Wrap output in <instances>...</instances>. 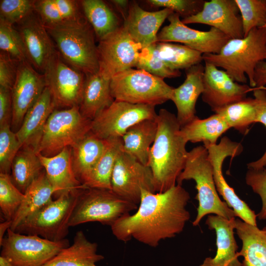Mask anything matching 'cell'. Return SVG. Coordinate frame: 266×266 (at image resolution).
<instances>
[{
	"label": "cell",
	"instance_id": "1",
	"mask_svg": "<svg viewBox=\"0 0 266 266\" xmlns=\"http://www.w3.org/2000/svg\"><path fill=\"white\" fill-rule=\"evenodd\" d=\"M190 199L189 192L178 184L162 193L142 190L136 211L116 221L110 226L112 233L120 241L133 238L156 247L183 231L190 219L186 208Z\"/></svg>",
	"mask_w": 266,
	"mask_h": 266
},
{
	"label": "cell",
	"instance_id": "2",
	"mask_svg": "<svg viewBox=\"0 0 266 266\" xmlns=\"http://www.w3.org/2000/svg\"><path fill=\"white\" fill-rule=\"evenodd\" d=\"M156 119L158 130L147 166L152 171L156 192L162 193L177 184L187 159L188 142L181 133V126L175 114L163 108Z\"/></svg>",
	"mask_w": 266,
	"mask_h": 266
},
{
	"label": "cell",
	"instance_id": "3",
	"mask_svg": "<svg viewBox=\"0 0 266 266\" xmlns=\"http://www.w3.org/2000/svg\"><path fill=\"white\" fill-rule=\"evenodd\" d=\"M204 63L224 70L235 82L255 88L256 67L266 61V26L255 28L241 38L230 39L218 54H203Z\"/></svg>",
	"mask_w": 266,
	"mask_h": 266
},
{
	"label": "cell",
	"instance_id": "4",
	"mask_svg": "<svg viewBox=\"0 0 266 266\" xmlns=\"http://www.w3.org/2000/svg\"><path fill=\"white\" fill-rule=\"evenodd\" d=\"M46 29L66 63L85 75L99 71L96 35L84 16L76 21Z\"/></svg>",
	"mask_w": 266,
	"mask_h": 266
},
{
	"label": "cell",
	"instance_id": "5",
	"mask_svg": "<svg viewBox=\"0 0 266 266\" xmlns=\"http://www.w3.org/2000/svg\"><path fill=\"white\" fill-rule=\"evenodd\" d=\"M194 180L196 184L199 201L197 214L193 222L198 226L203 217L214 214L228 219L236 216L234 211L225 201L221 200L215 186L212 165L208 151L204 146H199L188 152L185 167L178 176L177 184L182 185L184 180Z\"/></svg>",
	"mask_w": 266,
	"mask_h": 266
},
{
	"label": "cell",
	"instance_id": "6",
	"mask_svg": "<svg viewBox=\"0 0 266 266\" xmlns=\"http://www.w3.org/2000/svg\"><path fill=\"white\" fill-rule=\"evenodd\" d=\"M91 123L81 114L78 106L54 110L33 149L48 156L71 148L91 132Z\"/></svg>",
	"mask_w": 266,
	"mask_h": 266
},
{
	"label": "cell",
	"instance_id": "7",
	"mask_svg": "<svg viewBox=\"0 0 266 266\" xmlns=\"http://www.w3.org/2000/svg\"><path fill=\"white\" fill-rule=\"evenodd\" d=\"M138 205L122 199L111 190L85 187L80 192L71 213L69 227L98 222L111 226Z\"/></svg>",
	"mask_w": 266,
	"mask_h": 266
},
{
	"label": "cell",
	"instance_id": "8",
	"mask_svg": "<svg viewBox=\"0 0 266 266\" xmlns=\"http://www.w3.org/2000/svg\"><path fill=\"white\" fill-rule=\"evenodd\" d=\"M110 89L115 100L155 106L171 100L174 88L163 78L132 68L112 76Z\"/></svg>",
	"mask_w": 266,
	"mask_h": 266
},
{
	"label": "cell",
	"instance_id": "9",
	"mask_svg": "<svg viewBox=\"0 0 266 266\" xmlns=\"http://www.w3.org/2000/svg\"><path fill=\"white\" fill-rule=\"evenodd\" d=\"M82 189L52 199L22 221L14 232L39 236L52 241L66 239L69 233V219Z\"/></svg>",
	"mask_w": 266,
	"mask_h": 266
},
{
	"label": "cell",
	"instance_id": "10",
	"mask_svg": "<svg viewBox=\"0 0 266 266\" xmlns=\"http://www.w3.org/2000/svg\"><path fill=\"white\" fill-rule=\"evenodd\" d=\"M69 245L66 238L52 241L37 235L18 233L9 229L0 243V256L14 266H43Z\"/></svg>",
	"mask_w": 266,
	"mask_h": 266
},
{
	"label": "cell",
	"instance_id": "11",
	"mask_svg": "<svg viewBox=\"0 0 266 266\" xmlns=\"http://www.w3.org/2000/svg\"><path fill=\"white\" fill-rule=\"evenodd\" d=\"M155 107L115 100L92 121L91 132L103 139L122 138L135 124L156 119Z\"/></svg>",
	"mask_w": 266,
	"mask_h": 266
},
{
	"label": "cell",
	"instance_id": "12",
	"mask_svg": "<svg viewBox=\"0 0 266 266\" xmlns=\"http://www.w3.org/2000/svg\"><path fill=\"white\" fill-rule=\"evenodd\" d=\"M111 190L122 199L138 205L141 190L156 193L150 168L122 151L111 178Z\"/></svg>",
	"mask_w": 266,
	"mask_h": 266
},
{
	"label": "cell",
	"instance_id": "13",
	"mask_svg": "<svg viewBox=\"0 0 266 266\" xmlns=\"http://www.w3.org/2000/svg\"><path fill=\"white\" fill-rule=\"evenodd\" d=\"M204 147L207 150L208 159L212 166L217 192L229 207L234 211L236 216L246 223L257 226V216L254 211L238 197L233 189L226 181L222 172L225 159L228 157L233 158L238 156L243 151L242 145L224 136L218 144Z\"/></svg>",
	"mask_w": 266,
	"mask_h": 266
},
{
	"label": "cell",
	"instance_id": "14",
	"mask_svg": "<svg viewBox=\"0 0 266 266\" xmlns=\"http://www.w3.org/2000/svg\"><path fill=\"white\" fill-rule=\"evenodd\" d=\"M141 45L130 35L123 25L99 41L100 70L111 78L135 67Z\"/></svg>",
	"mask_w": 266,
	"mask_h": 266
},
{
	"label": "cell",
	"instance_id": "15",
	"mask_svg": "<svg viewBox=\"0 0 266 266\" xmlns=\"http://www.w3.org/2000/svg\"><path fill=\"white\" fill-rule=\"evenodd\" d=\"M43 74L56 107L79 106L85 74L66 63L57 52Z\"/></svg>",
	"mask_w": 266,
	"mask_h": 266
},
{
	"label": "cell",
	"instance_id": "16",
	"mask_svg": "<svg viewBox=\"0 0 266 266\" xmlns=\"http://www.w3.org/2000/svg\"><path fill=\"white\" fill-rule=\"evenodd\" d=\"M180 17L174 12L169 15L167 18L169 24L158 33V42H179L202 54H215L231 39L213 27L208 31L192 29L184 24Z\"/></svg>",
	"mask_w": 266,
	"mask_h": 266
},
{
	"label": "cell",
	"instance_id": "17",
	"mask_svg": "<svg viewBox=\"0 0 266 266\" xmlns=\"http://www.w3.org/2000/svg\"><path fill=\"white\" fill-rule=\"evenodd\" d=\"M203 82L202 100L214 112L245 99L254 88L235 82L224 70L207 63H205Z\"/></svg>",
	"mask_w": 266,
	"mask_h": 266
},
{
	"label": "cell",
	"instance_id": "18",
	"mask_svg": "<svg viewBox=\"0 0 266 266\" xmlns=\"http://www.w3.org/2000/svg\"><path fill=\"white\" fill-rule=\"evenodd\" d=\"M46 86L43 74L38 72L28 61L19 62L16 78L11 89L13 126L20 128L26 114Z\"/></svg>",
	"mask_w": 266,
	"mask_h": 266
},
{
	"label": "cell",
	"instance_id": "19",
	"mask_svg": "<svg viewBox=\"0 0 266 266\" xmlns=\"http://www.w3.org/2000/svg\"><path fill=\"white\" fill-rule=\"evenodd\" d=\"M239 12L234 0H211L205 1L199 12L181 21L185 25H207L220 31L231 39L241 38L244 35Z\"/></svg>",
	"mask_w": 266,
	"mask_h": 266
},
{
	"label": "cell",
	"instance_id": "20",
	"mask_svg": "<svg viewBox=\"0 0 266 266\" xmlns=\"http://www.w3.org/2000/svg\"><path fill=\"white\" fill-rule=\"evenodd\" d=\"M18 31L23 39L28 61L43 74L57 53L52 39L38 16L32 14L21 22Z\"/></svg>",
	"mask_w": 266,
	"mask_h": 266
},
{
	"label": "cell",
	"instance_id": "21",
	"mask_svg": "<svg viewBox=\"0 0 266 266\" xmlns=\"http://www.w3.org/2000/svg\"><path fill=\"white\" fill-rule=\"evenodd\" d=\"M173 12L167 8L147 11L135 1L130 2L128 16L123 27L142 48L158 42V31L165 20Z\"/></svg>",
	"mask_w": 266,
	"mask_h": 266
},
{
	"label": "cell",
	"instance_id": "22",
	"mask_svg": "<svg viewBox=\"0 0 266 266\" xmlns=\"http://www.w3.org/2000/svg\"><path fill=\"white\" fill-rule=\"evenodd\" d=\"M235 220L216 215L207 216L205 224L209 229L215 231L217 251L214 257L205 258L200 266H242L234 236Z\"/></svg>",
	"mask_w": 266,
	"mask_h": 266
},
{
	"label": "cell",
	"instance_id": "23",
	"mask_svg": "<svg viewBox=\"0 0 266 266\" xmlns=\"http://www.w3.org/2000/svg\"><path fill=\"white\" fill-rule=\"evenodd\" d=\"M37 154L48 180L56 190L55 199L64 194L76 192L86 187L74 173L71 147H66L53 156Z\"/></svg>",
	"mask_w": 266,
	"mask_h": 266
},
{
	"label": "cell",
	"instance_id": "24",
	"mask_svg": "<svg viewBox=\"0 0 266 266\" xmlns=\"http://www.w3.org/2000/svg\"><path fill=\"white\" fill-rule=\"evenodd\" d=\"M185 70L186 79L181 85L173 89L171 99L176 107V117L181 127L197 117L196 102L204 90V66L200 63Z\"/></svg>",
	"mask_w": 266,
	"mask_h": 266
},
{
	"label": "cell",
	"instance_id": "25",
	"mask_svg": "<svg viewBox=\"0 0 266 266\" xmlns=\"http://www.w3.org/2000/svg\"><path fill=\"white\" fill-rule=\"evenodd\" d=\"M55 107L50 90L46 86L26 114L16 133L21 147L32 145L34 148L48 117Z\"/></svg>",
	"mask_w": 266,
	"mask_h": 266
},
{
	"label": "cell",
	"instance_id": "26",
	"mask_svg": "<svg viewBox=\"0 0 266 266\" xmlns=\"http://www.w3.org/2000/svg\"><path fill=\"white\" fill-rule=\"evenodd\" d=\"M111 78L100 70L86 75L79 105L81 114L92 121L115 100L110 89Z\"/></svg>",
	"mask_w": 266,
	"mask_h": 266
},
{
	"label": "cell",
	"instance_id": "27",
	"mask_svg": "<svg viewBox=\"0 0 266 266\" xmlns=\"http://www.w3.org/2000/svg\"><path fill=\"white\" fill-rule=\"evenodd\" d=\"M98 244L89 241L82 231H77L71 245L63 249L43 266H97L104 257L97 253Z\"/></svg>",
	"mask_w": 266,
	"mask_h": 266
},
{
	"label": "cell",
	"instance_id": "28",
	"mask_svg": "<svg viewBox=\"0 0 266 266\" xmlns=\"http://www.w3.org/2000/svg\"><path fill=\"white\" fill-rule=\"evenodd\" d=\"M157 130L156 119H145L135 124L122 137V151L147 166L150 150Z\"/></svg>",
	"mask_w": 266,
	"mask_h": 266
},
{
	"label": "cell",
	"instance_id": "29",
	"mask_svg": "<svg viewBox=\"0 0 266 266\" xmlns=\"http://www.w3.org/2000/svg\"><path fill=\"white\" fill-rule=\"evenodd\" d=\"M235 230L242 246L238 257L243 260L242 266H266V234L257 226L235 220Z\"/></svg>",
	"mask_w": 266,
	"mask_h": 266
},
{
	"label": "cell",
	"instance_id": "30",
	"mask_svg": "<svg viewBox=\"0 0 266 266\" xmlns=\"http://www.w3.org/2000/svg\"><path fill=\"white\" fill-rule=\"evenodd\" d=\"M106 140L91 132L71 147L73 167L78 181L83 185L102 155Z\"/></svg>",
	"mask_w": 266,
	"mask_h": 266
},
{
	"label": "cell",
	"instance_id": "31",
	"mask_svg": "<svg viewBox=\"0 0 266 266\" xmlns=\"http://www.w3.org/2000/svg\"><path fill=\"white\" fill-rule=\"evenodd\" d=\"M56 190L45 170L36 177L24 193V199L12 220L10 229L14 231L24 220L33 215L52 200Z\"/></svg>",
	"mask_w": 266,
	"mask_h": 266
},
{
	"label": "cell",
	"instance_id": "32",
	"mask_svg": "<svg viewBox=\"0 0 266 266\" xmlns=\"http://www.w3.org/2000/svg\"><path fill=\"white\" fill-rule=\"evenodd\" d=\"M80 1L74 0H35L34 11L45 28L76 21L84 15Z\"/></svg>",
	"mask_w": 266,
	"mask_h": 266
},
{
	"label": "cell",
	"instance_id": "33",
	"mask_svg": "<svg viewBox=\"0 0 266 266\" xmlns=\"http://www.w3.org/2000/svg\"><path fill=\"white\" fill-rule=\"evenodd\" d=\"M82 12L91 25L99 41L119 29V18L112 9L101 0L80 1Z\"/></svg>",
	"mask_w": 266,
	"mask_h": 266
},
{
	"label": "cell",
	"instance_id": "34",
	"mask_svg": "<svg viewBox=\"0 0 266 266\" xmlns=\"http://www.w3.org/2000/svg\"><path fill=\"white\" fill-rule=\"evenodd\" d=\"M230 129L224 119L218 114L203 119L198 117L181 127V133L187 142H202L203 146L215 145L218 139Z\"/></svg>",
	"mask_w": 266,
	"mask_h": 266
},
{
	"label": "cell",
	"instance_id": "35",
	"mask_svg": "<svg viewBox=\"0 0 266 266\" xmlns=\"http://www.w3.org/2000/svg\"><path fill=\"white\" fill-rule=\"evenodd\" d=\"M106 140L105 149L84 183L87 187L111 190V178L117 158L122 151V138Z\"/></svg>",
	"mask_w": 266,
	"mask_h": 266
},
{
	"label": "cell",
	"instance_id": "36",
	"mask_svg": "<svg viewBox=\"0 0 266 266\" xmlns=\"http://www.w3.org/2000/svg\"><path fill=\"white\" fill-rule=\"evenodd\" d=\"M44 169L39 157L33 148L27 147L18 151L11 166V180L24 194L27 188Z\"/></svg>",
	"mask_w": 266,
	"mask_h": 266
},
{
	"label": "cell",
	"instance_id": "37",
	"mask_svg": "<svg viewBox=\"0 0 266 266\" xmlns=\"http://www.w3.org/2000/svg\"><path fill=\"white\" fill-rule=\"evenodd\" d=\"M156 46L159 57L174 70L186 69L203 61L201 53L185 45L158 42Z\"/></svg>",
	"mask_w": 266,
	"mask_h": 266
},
{
	"label": "cell",
	"instance_id": "38",
	"mask_svg": "<svg viewBox=\"0 0 266 266\" xmlns=\"http://www.w3.org/2000/svg\"><path fill=\"white\" fill-rule=\"evenodd\" d=\"M219 114L230 128L242 134L248 132L249 126L256 120V101L248 98L227 105L215 112Z\"/></svg>",
	"mask_w": 266,
	"mask_h": 266
},
{
	"label": "cell",
	"instance_id": "39",
	"mask_svg": "<svg viewBox=\"0 0 266 266\" xmlns=\"http://www.w3.org/2000/svg\"><path fill=\"white\" fill-rule=\"evenodd\" d=\"M24 199L9 174L0 173V208L4 220L12 221Z\"/></svg>",
	"mask_w": 266,
	"mask_h": 266
},
{
	"label": "cell",
	"instance_id": "40",
	"mask_svg": "<svg viewBox=\"0 0 266 266\" xmlns=\"http://www.w3.org/2000/svg\"><path fill=\"white\" fill-rule=\"evenodd\" d=\"M242 19L244 37L255 28L266 26V0H234Z\"/></svg>",
	"mask_w": 266,
	"mask_h": 266
},
{
	"label": "cell",
	"instance_id": "41",
	"mask_svg": "<svg viewBox=\"0 0 266 266\" xmlns=\"http://www.w3.org/2000/svg\"><path fill=\"white\" fill-rule=\"evenodd\" d=\"M156 44L142 49L135 66L136 68L144 70L164 79L180 76L181 73L180 70L170 68L159 57Z\"/></svg>",
	"mask_w": 266,
	"mask_h": 266
},
{
	"label": "cell",
	"instance_id": "42",
	"mask_svg": "<svg viewBox=\"0 0 266 266\" xmlns=\"http://www.w3.org/2000/svg\"><path fill=\"white\" fill-rule=\"evenodd\" d=\"M0 49L18 62L28 61L25 46L19 31L0 19Z\"/></svg>",
	"mask_w": 266,
	"mask_h": 266
},
{
	"label": "cell",
	"instance_id": "43",
	"mask_svg": "<svg viewBox=\"0 0 266 266\" xmlns=\"http://www.w3.org/2000/svg\"><path fill=\"white\" fill-rule=\"evenodd\" d=\"M21 147L9 123L0 127V172L9 174L13 161Z\"/></svg>",
	"mask_w": 266,
	"mask_h": 266
},
{
	"label": "cell",
	"instance_id": "44",
	"mask_svg": "<svg viewBox=\"0 0 266 266\" xmlns=\"http://www.w3.org/2000/svg\"><path fill=\"white\" fill-rule=\"evenodd\" d=\"M35 0H0V19L13 25L19 23L34 11Z\"/></svg>",
	"mask_w": 266,
	"mask_h": 266
},
{
	"label": "cell",
	"instance_id": "45",
	"mask_svg": "<svg viewBox=\"0 0 266 266\" xmlns=\"http://www.w3.org/2000/svg\"><path fill=\"white\" fill-rule=\"evenodd\" d=\"M146 1L152 6L169 9L183 18L199 12L205 2V0H148Z\"/></svg>",
	"mask_w": 266,
	"mask_h": 266
},
{
	"label": "cell",
	"instance_id": "46",
	"mask_svg": "<svg viewBox=\"0 0 266 266\" xmlns=\"http://www.w3.org/2000/svg\"><path fill=\"white\" fill-rule=\"evenodd\" d=\"M245 181L253 192L259 195L262 201L261 211L257 215L260 220H266V167L248 168Z\"/></svg>",
	"mask_w": 266,
	"mask_h": 266
},
{
	"label": "cell",
	"instance_id": "47",
	"mask_svg": "<svg viewBox=\"0 0 266 266\" xmlns=\"http://www.w3.org/2000/svg\"><path fill=\"white\" fill-rule=\"evenodd\" d=\"M253 92L256 101V123H261L266 128V88H254ZM247 167L256 169L266 167V150L259 159L248 164Z\"/></svg>",
	"mask_w": 266,
	"mask_h": 266
},
{
	"label": "cell",
	"instance_id": "48",
	"mask_svg": "<svg viewBox=\"0 0 266 266\" xmlns=\"http://www.w3.org/2000/svg\"><path fill=\"white\" fill-rule=\"evenodd\" d=\"M19 62L8 54H0V87L12 89L17 74Z\"/></svg>",
	"mask_w": 266,
	"mask_h": 266
},
{
	"label": "cell",
	"instance_id": "49",
	"mask_svg": "<svg viewBox=\"0 0 266 266\" xmlns=\"http://www.w3.org/2000/svg\"><path fill=\"white\" fill-rule=\"evenodd\" d=\"M12 114L11 89L0 87V127L9 123Z\"/></svg>",
	"mask_w": 266,
	"mask_h": 266
},
{
	"label": "cell",
	"instance_id": "50",
	"mask_svg": "<svg viewBox=\"0 0 266 266\" xmlns=\"http://www.w3.org/2000/svg\"><path fill=\"white\" fill-rule=\"evenodd\" d=\"M254 81L255 88H266V61L260 62L256 67Z\"/></svg>",
	"mask_w": 266,
	"mask_h": 266
},
{
	"label": "cell",
	"instance_id": "51",
	"mask_svg": "<svg viewBox=\"0 0 266 266\" xmlns=\"http://www.w3.org/2000/svg\"><path fill=\"white\" fill-rule=\"evenodd\" d=\"M110 1L121 13L124 21L128 14L130 2L127 0H112Z\"/></svg>",
	"mask_w": 266,
	"mask_h": 266
},
{
	"label": "cell",
	"instance_id": "52",
	"mask_svg": "<svg viewBox=\"0 0 266 266\" xmlns=\"http://www.w3.org/2000/svg\"><path fill=\"white\" fill-rule=\"evenodd\" d=\"M12 221L4 220L0 224V243L2 242L5 233L10 229Z\"/></svg>",
	"mask_w": 266,
	"mask_h": 266
},
{
	"label": "cell",
	"instance_id": "53",
	"mask_svg": "<svg viewBox=\"0 0 266 266\" xmlns=\"http://www.w3.org/2000/svg\"><path fill=\"white\" fill-rule=\"evenodd\" d=\"M0 266H14L6 258L0 257Z\"/></svg>",
	"mask_w": 266,
	"mask_h": 266
},
{
	"label": "cell",
	"instance_id": "54",
	"mask_svg": "<svg viewBox=\"0 0 266 266\" xmlns=\"http://www.w3.org/2000/svg\"><path fill=\"white\" fill-rule=\"evenodd\" d=\"M262 230L266 234V227L263 228V229Z\"/></svg>",
	"mask_w": 266,
	"mask_h": 266
}]
</instances>
